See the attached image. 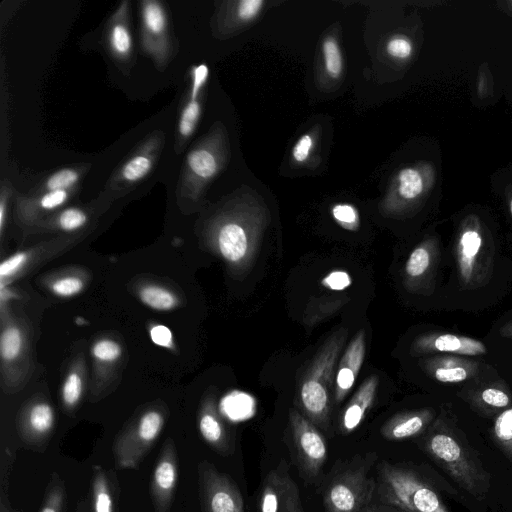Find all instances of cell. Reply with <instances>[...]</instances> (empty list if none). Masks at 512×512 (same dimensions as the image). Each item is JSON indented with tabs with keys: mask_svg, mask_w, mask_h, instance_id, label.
Instances as JSON below:
<instances>
[{
	"mask_svg": "<svg viewBox=\"0 0 512 512\" xmlns=\"http://www.w3.org/2000/svg\"><path fill=\"white\" fill-rule=\"evenodd\" d=\"M179 458L177 446L167 438L155 462L149 493L155 512H170L178 483Z\"/></svg>",
	"mask_w": 512,
	"mask_h": 512,
	"instance_id": "9a60e30c",
	"label": "cell"
},
{
	"mask_svg": "<svg viewBox=\"0 0 512 512\" xmlns=\"http://www.w3.org/2000/svg\"><path fill=\"white\" fill-rule=\"evenodd\" d=\"M82 378L77 372H71L62 386V401L66 408L72 409L79 402L82 395Z\"/></svg>",
	"mask_w": 512,
	"mask_h": 512,
	"instance_id": "74e56055",
	"label": "cell"
},
{
	"mask_svg": "<svg viewBox=\"0 0 512 512\" xmlns=\"http://www.w3.org/2000/svg\"><path fill=\"white\" fill-rule=\"evenodd\" d=\"M376 492L382 503L401 512H449L417 473L386 461L377 466Z\"/></svg>",
	"mask_w": 512,
	"mask_h": 512,
	"instance_id": "277c9868",
	"label": "cell"
},
{
	"mask_svg": "<svg viewBox=\"0 0 512 512\" xmlns=\"http://www.w3.org/2000/svg\"><path fill=\"white\" fill-rule=\"evenodd\" d=\"M166 421L157 407L143 410L115 436L112 454L116 470L139 469L160 436Z\"/></svg>",
	"mask_w": 512,
	"mask_h": 512,
	"instance_id": "52a82bcc",
	"label": "cell"
},
{
	"mask_svg": "<svg viewBox=\"0 0 512 512\" xmlns=\"http://www.w3.org/2000/svg\"><path fill=\"white\" fill-rule=\"evenodd\" d=\"M259 512H303L300 491L284 460L265 476L258 498Z\"/></svg>",
	"mask_w": 512,
	"mask_h": 512,
	"instance_id": "4fadbf2b",
	"label": "cell"
},
{
	"mask_svg": "<svg viewBox=\"0 0 512 512\" xmlns=\"http://www.w3.org/2000/svg\"><path fill=\"white\" fill-rule=\"evenodd\" d=\"M347 338V330L339 329L320 347L301 379L298 405L301 413L315 426L329 425L334 384L340 353Z\"/></svg>",
	"mask_w": 512,
	"mask_h": 512,
	"instance_id": "7a4b0ae2",
	"label": "cell"
},
{
	"mask_svg": "<svg viewBox=\"0 0 512 512\" xmlns=\"http://www.w3.org/2000/svg\"><path fill=\"white\" fill-rule=\"evenodd\" d=\"M191 84L188 92V97L180 111L177 129L175 150L180 153L185 147L188 139L193 135L196 130L197 124L201 116V102L199 97L207 82L209 76V68L206 64L202 63L192 67Z\"/></svg>",
	"mask_w": 512,
	"mask_h": 512,
	"instance_id": "ac0fdd59",
	"label": "cell"
},
{
	"mask_svg": "<svg viewBox=\"0 0 512 512\" xmlns=\"http://www.w3.org/2000/svg\"><path fill=\"white\" fill-rule=\"evenodd\" d=\"M67 492L64 480L53 472L46 486L39 512H65Z\"/></svg>",
	"mask_w": 512,
	"mask_h": 512,
	"instance_id": "f1b7e54d",
	"label": "cell"
},
{
	"mask_svg": "<svg viewBox=\"0 0 512 512\" xmlns=\"http://www.w3.org/2000/svg\"><path fill=\"white\" fill-rule=\"evenodd\" d=\"M432 409H418L393 416L381 428V435L389 441L405 440L422 433L434 419Z\"/></svg>",
	"mask_w": 512,
	"mask_h": 512,
	"instance_id": "484cf974",
	"label": "cell"
},
{
	"mask_svg": "<svg viewBox=\"0 0 512 512\" xmlns=\"http://www.w3.org/2000/svg\"><path fill=\"white\" fill-rule=\"evenodd\" d=\"M313 147V139L311 135L304 134L302 135L297 142L295 143L293 149H292V157L295 162L297 163H303L305 162L311 152V149Z\"/></svg>",
	"mask_w": 512,
	"mask_h": 512,
	"instance_id": "f6af8a7d",
	"label": "cell"
},
{
	"mask_svg": "<svg viewBox=\"0 0 512 512\" xmlns=\"http://www.w3.org/2000/svg\"><path fill=\"white\" fill-rule=\"evenodd\" d=\"M292 453L306 480L315 479L327 459V444L318 428L296 409L289 410Z\"/></svg>",
	"mask_w": 512,
	"mask_h": 512,
	"instance_id": "9c48e42d",
	"label": "cell"
},
{
	"mask_svg": "<svg viewBox=\"0 0 512 512\" xmlns=\"http://www.w3.org/2000/svg\"><path fill=\"white\" fill-rule=\"evenodd\" d=\"M74 512H92L91 504L86 499H82L78 501Z\"/></svg>",
	"mask_w": 512,
	"mask_h": 512,
	"instance_id": "816d5d0a",
	"label": "cell"
},
{
	"mask_svg": "<svg viewBox=\"0 0 512 512\" xmlns=\"http://www.w3.org/2000/svg\"><path fill=\"white\" fill-rule=\"evenodd\" d=\"M494 93L493 77L490 72L489 66L482 64L476 77V96L480 99H487L492 97Z\"/></svg>",
	"mask_w": 512,
	"mask_h": 512,
	"instance_id": "60d3db41",
	"label": "cell"
},
{
	"mask_svg": "<svg viewBox=\"0 0 512 512\" xmlns=\"http://www.w3.org/2000/svg\"><path fill=\"white\" fill-rule=\"evenodd\" d=\"M434 182V170L421 164L400 169L385 201L387 212L400 213L415 206L429 192Z\"/></svg>",
	"mask_w": 512,
	"mask_h": 512,
	"instance_id": "5bb4252c",
	"label": "cell"
},
{
	"mask_svg": "<svg viewBox=\"0 0 512 512\" xmlns=\"http://www.w3.org/2000/svg\"><path fill=\"white\" fill-rule=\"evenodd\" d=\"M494 441L512 462V406L504 409L492 426Z\"/></svg>",
	"mask_w": 512,
	"mask_h": 512,
	"instance_id": "f546056e",
	"label": "cell"
},
{
	"mask_svg": "<svg viewBox=\"0 0 512 512\" xmlns=\"http://www.w3.org/2000/svg\"><path fill=\"white\" fill-rule=\"evenodd\" d=\"M89 219L86 210L80 207H68L57 213L51 223L63 231H75L82 228Z\"/></svg>",
	"mask_w": 512,
	"mask_h": 512,
	"instance_id": "d6a6232c",
	"label": "cell"
},
{
	"mask_svg": "<svg viewBox=\"0 0 512 512\" xmlns=\"http://www.w3.org/2000/svg\"><path fill=\"white\" fill-rule=\"evenodd\" d=\"M27 260V254L24 252L16 253L5 259L0 265L1 278L8 277L18 271Z\"/></svg>",
	"mask_w": 512,
	"mask_h": 512,
	"instance_id": "bcb514c9",
	"label": "cell"
},
{
	"mask_svg": "<svg viewBox=\"0 0 512 512\" xmlns=\"http://www.w3.org/2000/svg\"><path fill=\"white\" fill-rule=\"evenodd\" d=\"M499 333L502 337L512 339V319L502 325V327L499 329Z\"/></svg>",
	"mask_w": 512,
	"mask_h": 512,
	"instance_id": "681fc988",
	"label": "cell"
},
{
	"mask_svg": "<svg viewBox=\"0 0 512 512\" xmlns=\"http://www.w3.org/2000/svg\"><path fill=\"white\" fill-rule=\"evenodd\" d=\"M23 345L21 331L15 326L7 327L1 334L0 352L4 361H12L17 358Z\"/></svg>",
	"mask_w": 512,
	"mask_h": 512,
	"instance_id": "e575fe53",
	"label": "cell"
},
{
	"mask_svg": "<svg viewBox=\"0 0 512 512\" xmlns=\"http://www.w3.org/2000/svg\"><path fill=\"white\" fill-rule=\"evenodd\" d=\"M15 454L9 448H4L1 454L0 466V512H22L12 507L9 498V482Z\"/></svg>",
	"mask_w": 512,
	"mask_h": 512,
	"instance_id": "1f68e13d",
	"label": "cell"
},
{
	"mask_svg": "<svg viewBox=\"0 0 512 512\" xmlns=\"http://www.w3.org/2000/svg\"><path fill=\"white\" fill-rule=\"evenodd\" d=\"M202 512H244V501L234 480L208 460L197 464Z\"/></svg>",
	"mask_w": 512,
	"mask_h": 512,
	"instance_id": "30bf717a",
	"label": "cell"
},
{
	"mask_svg": "<svg viewBox=\"0 0 512 512\" xmlns=\"http://www.w3.org/2000/svg\"><path fill=\"white\" fill-rule=\"evenodd\" d=\"M494 245L476 215L461 223L455 245V257L460 285L465 290L484 286L491 278L494 265Z\"/></svg>",
	"mask_w": 512,
	"mask_h": 512,
	"instance_id": "5b68a950",
	"label": "cell"
},
{
	"mask_svg": "<svg viewBox=\"0 0 512 512\" xmlns=\"http://www.w3.org/2000/svg\"><path fill=\"white\" fill-rule=\"evenodd\" d=\"M322 54L327 74L337 79L343 70L342 54L337 40L334 37H327L322 43Z\"/></svg>",
	"mask_w": 512,
	"mask_h": 512,
	"instance_id": "836d02e7",
	"label": "cell"
},
{
	"mask_svg": "<svg viewBox=\"0 0 512 512\" xmlns=\"http://www.w3.org/2000/svg\"><path fill=\"white\" fill-rule=\"evenodd\" d=\"M140 20L142 50L162 70L174 52L166 8L160 1L143 0L140 2Z\"/></svg>",
	"mask_w": 512,
	"mask_h": 512,
	"instance_id": "8fae6325",
	"label": "cell"
},
{
	"mask_svg": "<svg viewBox=\"0 0 512 512\" xmlns=\"http://www.w3.org/2000/svg\"><path fill=\"white\" fill-rule=\"evenodd\" d=\"M386 52L398 61H407L414 54V42L407 35H393L386 43Z\"/></svg>",
	"mask_w": 512,
	"mask_h": 512,
	"instance_id": "8d00e7d4",
	"label": "cell"
},
{
	"mask_svg": "<svg viewBox=\"0 0 512 512\" xmlns=\"http://www.w3.org/2000/svg\"><path fill=\"white\" fill-rule=\"evenodd\" d=\"M439 256L435 237L425 238L411 251L404 265V285L409 291L426 295L433 293Z\"/></svg>",
	"mask_w": 512,
	"mask_h": 512,
	"instance_id": "2e32d148",
	"label": "cell"
},
{
	"mask_svg": "<svg viewBox=\"0 0 512 512\" xmlns=\"http://www.w3.org/2000/svg\"><path fill=\"white\" fill-rule=\"evenodd\" d=\"M197 425L202 439L212 450L222 456L233 453V440L213 401L208 400L202 405L198 414Z\"/></svg>",
	"mask_w": 512,
	"mask_h": 512,
	"instance_id": "d4e9b609",
	"label": "cell"
},
{
	"mask_svg": "<svg viewBox=\"0 0 512 512\" xmlns=\"http://www.w3.org/2000/svg\"><path fill=\"white\" fill-rule=\"evenodd\" d=\"M426 452L468 493L485 496L489 475L472 451L440 421L434 425L424 443Z\"/></svg>",
	"mask_w": 512,
	"mask_h": 512,
	"instance_id": "3957f363",
	"label": "cell"
},
{
	"mask_svg": "<svg viewBox=\"0 0 512 512\" xmlns=\"http://www.w3.org/2000/svg\"><path fill=\"white\" fill-rule=\"evenodd\" d=\"M360 512H401V511H399L398 509H395L394 507H391L389 505L382 503V505L369 504L367 507H365Z\"/></svg>",
	"mask_w": 512,
	"mask_h": 512,
	"instance_id": "c3c4849f",
	"label": "cell"
},
{
	"mask_svg": "<svg viewBox=\"0 0 512 512\" xmlns=\"http://www.w3.org/2000/svg\"><path fill=\"white\" fill-rule=\"evenodd\" d=\"M264 5L263 0H242L236 3L234 14L241 22H249L257 17Z\"/></svg>",
	"mask_w": 512,
	"mask_h": 512,
	"instance_id": "b9f144b4",
	"label": "cell"
},
{
	"mask_svg": "<svg viewBox=\"0 0 512 512\" xmlns=\"http://www.w3.org/2000/svg\"><path fill=\"white\" fill-rule=\"evenodd\" d=\"M265 216L243 205H229L210 226L214 247L228 265L238 271L248 269L260 247Z\"/></svg>",
	"mask_w": 512,
	"mask_h": 512,
	"instance_id": "6da1fadb",
	"label": "cell"
},
{
	"mask_svg": "<svg viewBox=\"0 0 512 512\" xmlns=\"http://www.w3.org/2000/svg\"><path fill=\"white\" fill-rule=\"evenodd\" d=\"M480 401L487 407L506 409L511 403L509 394L497 387H487L479 394Z\"/></svg>",
	"mask_w": 512,
	"mask_h": 512,
	"instance_id": "f35d334b",
	"label": "cell"
},
{
	"mask_svg": "<svg viewBox=\"0 0 512 512\" xmlns=\"http://www.w3.org/2000/svg\"><path fill=\"white\" fill-rule=\"evenodd\" d=\"M89 166L80 164L58 169L47 176L40 185H37L33 192L76 190Z\"/></svg>",
	"mask_w": 512,
	"mask_h": 512,
	"instance_id": "83f0119b",
	"label": "cell"
},
{
	"mask_svg": "<svg viewBox=\"0 0 512 512\" xmlns=\"http://www.w3.org/2000/svg\"><path fill=\"white\" fill-rule=\"evenodd\" d=\"M151 340L158 346L164 348H171L173 346V336L171 330L162 325L158 324L150 329Z\"/></svg>",
	"mask_w": 512,
	"mask_h": 512,
	"instance_id": "7dc6e473",
	"label": "cell"
},
{
	"mask_svg": "<svg viewBox=\"0 0 512 512\" xmlns=\"http://www.w3.org/2000/svg\"><path fill=\"white\" fill-rule=\"evenodd\" d=\"M352 283L351 276L343 270H334L322 279V285L330 290L341 291Z\"/></svg>",
	"mask_w": 512,
	"mask_h": 512,
	"instance_id": "ee69618b",
	"label": "cell"
},
{
	"mask_svg": "<svg viewBox=\"0 0 512 512\" xmlns=\"http://www.w3.org/2000/svg\"><path fill=\"white\" fill-rule=\"evenodd\" d=\"M130 3L123 1L108 20L106 44L112 57L121 64H129L133 56V38L130 29Z\"/></svg>",
	"mask_w": 512,
	"mask_h": 512,
	"instance_id": "44dd1931",
	"label": "cell"
},
{
	"mask_svg": "<svg viewBox=\"0 0 512 512\" xmlns=\"http://www.w3.org/2000/svg\"><path fill=\"white\" fill-rule=\"evenodd\" d=\"M366 351L365 330H359L346 347L336 370L334 403H341L350 392L363 365Z\"/></svg>",
	"mask_w": 512,
	"mask_h": 512,
	"instance_id": "ffe728a7",
	"label": "cell"
},
{
	"mask_svg": "<svg viewBox=\"0 0 512 512\" xmlns=\"http://www.w3.org/2000/svg\"><path fill=\"white\" fill-rule=\"evenodd\" d=\"M92 353L93 356L100 361L112 362L121 356L122 349L117 342L102 339L94 344Z\"/></svg>",
	"mask_w": 512,
	"mask_h": 512,
	"instance_id": "ab89813d",
	"label": "cell"
},
{
	"mask_svg": "<svg viewBox=\"0 0 512 512\" xmlns=\"http://www.w3.org/2000/svg\"><path fill=\"white\" fill-rule=\"evenodd\" d=\"M139 297L145 305L159 311L171 310L178 304V300L172 292L155 285L143 287L139 292Z\"/></svg>",
	"mask_w": 512,
	"mask_h": 512,
	"instance_id": "4dcf8cb0",
	"label": "cell"
},
{
	"mask_svg": "<svg viewBox=\"0 0 512 512\" xmlns=\"http://www.w3.org/2000/svg\"><path fill=\"white\" fill-rule=\"evenodd\" d=\"M508 208H509V212H510V215L512 218V195L509 197V200H508Z\"/></svg>",
	"mask_w": 512,
	"mask_h": 512,
	"instance_id": "f5cc1de1",
	"label": "cell"
},
{
	"mask_svg": "<svg viewBox=\"0 0 512 512\" xmlns=\"http://www.w3.org/2000/svg\"><path fill=\"white\" fill-rule=\"evenodd\" d=\"M83 282L78 277H64L56 280L52 284V291L61 297H71L78 294L83 289Z\"/></svg>",
	"mask_w": 512,
	"mask_h": 512,
	"instance_id": "7bdbcfd3",
	"label": "cell"
},
{
	"mask_svg": "<svg viewBox=\"0 0 512 512\" xmlns=\"http://www.w3.org/2000/svg\"><path fill=\"white\" fill-rule=\"evenodd\" d=\"M55 425V413L45 401L29 405L19 419V435L31 449L45 450Z\"/></svg>",
	"mask_w": 512,
	"mask_h": 512,
	"instance_id": "d6986e66",
	"label": "cell"
},
{
	"mask_svg": "<svg viewBox=\"0 0 512 512\" xmlns=\"http://www.w3.org/2000/svg\"><path fill=\"white\" fill-rule=\"evenodd\" d=\"M497 6L504 13L512 17V0L498 1Z\"/></svg>",
	"mask_w": 512,
	"mask_h": 512,
	"instance_id": "f907efd6",
	"label": "cell"
},
{
	"mask_svg": "<svg viewBox=\"0 0 512 512\" xmlns=\"http://www.w3.org/2000/svg\"><path fill=\"white\" fill-rule=\"evenodd\" d=\"M374 458L352 464L329 480L323 491L324 512H360L370 504L376 491V480L368 475Z\"/></svg>",
	"mask_w": 512,
	"mask_h": 512,
	"instance_id": "ba28073f",
	"label": "cell"
},
{
	"mask_svg": "<svg viewBox=\"0 0 512 512\" xmlns=\"http://www.w3.org/2000/svg\"><path fill=\"white\" fill-rule=\"evenodd\" d=\"M486 352L487 348L480 340L451 333L423 334L417 337L411 345V354L414 356L433 353L478 356Z\"/></svg>",
	"mask_w": 512,
	"mask_h": 512,
	"instance_id": "e0dca14e",
	"label": "cell"
},
{
	"mask_svg": "<svg viewBox=\"0 0 512 512\" xmlns=\"http://www.w3.org/2000/svg\"><path fill=\"white\" fill-rule=\"evenodd\" d=\"M331 215L342 228L356 231L360 226V217L355 206L347 203H338L332 206Z\"/></svg>",
	"mask_w": 512,
	"mask_h": 512,
	"instance_id": "d590c367",
	"label": "cell"
},
{
	"mask_svg": "<svg viewBox=\"0 0 512 512\" xmlns=\"http://www.w3.org/2000/svg\"><path fill=\"white\" fill-rule=\"evenodd\" d=\"M226 160L225 136L213 128L187 153L177 184L179 201H197Z\"/></svg>",
	"mask_w": 512,
	"mask_h": 512,
	"instance_id": "8992f818",
	"label": "cell"
},
{
	"mask_svg": "<svg viewBox=\"0 0 512 512\" xmlns=\"http://www.w3.org/2000/svg\"><path fill=\"white\" fill-rule=\"evenodd\" d=\"M75 190L31 192L17 197V210L25 218L37 216L40 212L58 209L65 204Z\"/></svg>",
	"mask_w": 512,
	"mask_h": 512,
	"instance_id": "4316f807",
	"label": "cell"
},
{
	"mask_svg": "<svg viewBox=\"0 0 512 512\" xmlns=\"http://www.w3.org/2000/svg\"><path fill=\"white\" fill-rule=\"evenodd\" d=\"M164 146V133L156 130L143 139L108 181L112 191L127 190L144 180L154 169Z\"/></svg>",
	"mask_w": 512,
	"mask_h": 512,
	"instance_id": "7c38bea8",
	"label": "cell"
},
{
	"mask_svg": "<svg viewBox=\"0 0 512 512\" xmlns=\"http://www.w3.org/2000/svg\"><path fill=\"white\" fill-rule=\"evenodd\" d=\"M379 378L370 375L359 386L339 416L338 428L341 434H350L364 421L374 404Z\"/></svg>",
	"mask_w": 512,
	"mask_h": 512,
	"instance_id": "cb8c5ba5",
	"label": "cell"
},
{
	"mask_svg": "<svg viewBox=\"0 0 512 512\" xmlns=\"http://www.w3.org/2000/svg\"><path fill=\"white\" fill-rule=\"evenodd\" d=\"M424 371L441 383H459L474 377L479 371L476 361L458 355L440 354L421 363Z\"/></svg>",
	"mask_w": 512,
	"mask_h": 512,
	"instance_id": "7402d4cb",
	"label": "cell"
},
{
	"mask_svg": "<svg viewBox=\"0 0 512 512\" xmlns=\"http://www.w3.org/2000/svg\"><path fill=\"white\" fill-rule=\"evenodd\" d=\"M120 484L115 470L94 464L91 468L90 504L92 512H119Z\"/></svg>",
	"mask_w": 512,
	"mask_h": 512,
	"instance_id": "603a6c76",
	"label": "cell"
}]
</instances>
